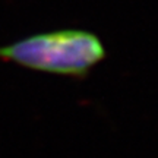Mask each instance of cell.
I'll return each instance as SVG.
<instances>
[{
    "label": "cell",
    "instance_id": "cell-1",
    "mask_svg": "<svg viewBox=\"0 0 158 158\" xmlns=\"http://www.w3.org/2000/svg\"><path fill=\"white\" fill-rule=\"evenodd\" d=\"M106 57L102 40L86 29H54L0 47L3 62L73 79H85Z\"/></svg>",
    "mask_w": 158,
    "mask_h": 158
}]
</instances>
